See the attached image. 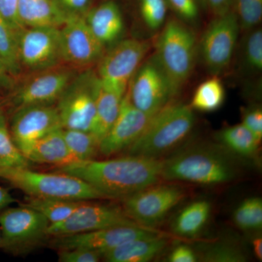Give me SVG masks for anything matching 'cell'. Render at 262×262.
<instances>
[{"label":"cell","mask_w":262,"mask_h":262,"mask_svg":"<svg viewBox=\"0 0 262 262\" xmlns=\"http://www.w3.org/2000/svg\"><path fill=\"white\" fill-rule=\"evenodd\" d=\"M163 160L127 155L110 160L75 161L56 171L74 176L92 186L104 198L122 200L162 179Z\"/></svg>","instance_id":"cell-1"},{"label":"cell","mask_w":262,"mask_h":262,"mask_svg":"<svg viewBox=\"0 0 262 262\" xmlns=\"http://www.w3.org/2000/svg\"><path fill=\"white\" fill-rule=\"evenodd\" d=\"M194 123L195 116L191 106L168 103L151 117L140 137L126 150L127 155L160 158L178 146L192 131Z\"/></svg>","instance_id":"cell-2"},{"label":"cell","mask_w":262,"mask_h":262,"mask_svg":"<svg viewBox=\"0 0 262 262\" xmlns=\"http://www.w3.org/2000/svg\"><path fill=\"white\" fill-rule=\"evenodd\" d=\"M235 175L232 163L219 150L195 146L163 160L162 179L202 185H217L232 180Z\"/></svg>","instance_id":"cell-3"},{"label":"cell","mask_w":262,"mask_h":262,"mask_svg":"<svg viewBox=\"0 0 262 262\" xmlns=\"http://www.w3.org/2000/svg\"><path fill=\"white\" fill-rule=\"evenodd\" d=\"M0 178L27 196L71 201L104 199L102 194L82 179L70 174L44 173L27 168H0Z\"/></svg>","instance_id":"cell-4"},{"label":"cell","mask_w":262,"mask_h":262,"mask_svg":"<svg viewBox=\"0 0 262 262\" xmlns=\"http://www.w3.org/2000/svg\"><path fill=\"white\" fill-rule=\"evenodd\" d=\"M196 37L179 19L165 22L157 42L155 56L177 96L192 75L195 62Z\"/></svg>","instance_id":"cell-5"},{"label":"cell","mask_w":262,"mask_h":262,"mask_svg":"<svg viewBox=\"0 0 262 262\" xmlns=\"http://www.w3.org/2000/svg\"><path fill=\"white\" fill-rule=\"evenodd\" d=\"M50 223L32 208L22 205L0 213V248L13 255H25L42 246L49 235Z\"/></svg>","instance_id":"cell-6"},{"label":"cell","mask_w":262,"mask_h":262,"mask_svg":"<svg viewBox=\"0 0 262 262\" xmlns=\"http://www.w3.org/2000/svg\"><path fill=\"white\" fill-rule=\"evenodd\" d=\"M98 83L97 73L91 70L72 79L56 102L63 128L91 132L96 117Z\"/></svg>","instance_id":"cell-7"},{"label":"cell","mask_w":262,"mask_h":262,"mask_svg":"<svg viewBox=\"0 0 262 262\" xmlns=\"http://www.w3.org/2000/svg\"><path fill=\"white\" fill-rule=\"evenodd\" d=\"M149 49V42L138 39H124L115 43L98 61L96 73L101 83L125 94Z\"/></svg>","instance_id":"cell-8"},{"label":"cell","mask_w":262,"mask_h":262,"mask_svg":"<svg viewBox=\"0 0 262 262\" xmlns=\"http://www.w3.org/2000/svg\"><path fill=\"white\" fill-rule=\"evenodd\" d=\"M126 92L131 103L149 115L158 113L175 96L155 55L139 67Z\"/></svg>","instance_id":"cell-9"},{"label":"cell","mask_w":262,"mask_h":262,"mask_svg":"<svg viewBox=\"0 0 262 262\" xmlns=\"http://www.w3.org/2000/svg\"><path fill=\"white\" fill-rule=\"evenodd\" d=\"M92 201L82 202L68 218L58 223L50 224L48 229L49 237L82 233L121 226H140L131 220L123 208Z\"/></svg>","instance_id":"cell-10"},{"label":"cell","mask_w":262,"mask_h":262,"mask_svg":"<svg viewBox=\"0 0 262 262\" xmlns=\"http://www.w3.org/2000/svg\"><path fill=\"white\" fill-rule=\"evenodd\" d=\"M239 27L233 10L214 17L203 35L201 54L208 72L218 76L229 67L238 38Z\"/></svg>","instance_id":"cell-11"},{"label":"cell","mask_w":262,"mask_h":262,"mask_svg":"<svg viewBox=\"0 0 262 262\" xmlns=\"http://www.w3.org/2000/svg\"><path fill=\"white\" fill-rule=\"evenodd\" d=\"M184 196L178 186L155 184L122 200L123 210L136 224L149 228L160 223Z\"/></svg>","instance_id":"cell-12"},{"label":"cell","mask_w":262,"mask_h":262,"mask_svg":"<svg viewBox=\"0 0 262 262\" xmlns=\"http://www.w3.org/2000/svg\"><path fill=\"white\" fill-rule=\"evenodd\" d=\"M18 58L21 68L42 71L62 61L60 28L24 27L19 31Z\"/></svg>","instance_id":"cell-13"},{"label":"cell","mask_w":262,"mask_h":262,"mask_svg":"<svg viewBox=\"0 0 262 262\" xmlns=\"http://www.w3.org/2000/svg\"><path fill=\"white\" fill-rule=\"evenodd\" d=\"M10 125L13 140L24 156L38 139L63 128L58 110L53 105H35L18 108Z\"/></svg>","instance_id":"cell-14"},{"label":"cell","mask_w":262,"mask_h":262,"mask_svg":"<svg viewBox=\"0 0 262 262\" xmlns=\"http://www.w3.org/2000/svg\"><path fill=\"white\" fill-rule=\"evenodd\" d=\"M74 77L72 70L58 66L38 71L18 86L13 96V104L16 110L35 105H53Z\"/></svg>","instance_id":"cell-15"},{"label":"cell","mask_w":262,"mask_h":262,"mask_svg":"<svg viewBox=\"0 0 262 262\" xmlns=\"http://www.w3.org/2000/svg\"><path fill=\"white\" fill-rule=\"evenodd\" d=\"M159 234L141 226H121L82 233L51 237L50 246L57 250L82 248L98 251L100 254L122 244L141 237Z\"/></svg>","instance_id":"cell-16"},{"label":"cell","mask_w":262,"mask_h":262,"mask_svg":"<svg viewBox=\"0 0 262 262\" xmlns=\"http://www.w3.org/2000/svg\"><path fill=\"white\" fill-rule=\"evenodd\" d=\"M62 61L84 67L98 62L105 46L96 39L84 18H70L60 27Z\"/></svg>","instance_id":"cell-17"},{"label":"cell","mask_w":262,"mask_h":262,"mask_svg":"<svg viewBox=\"0 0 262 262\" xmlns=\"http://www.w3.org/2000/svg\"><path fill=\"white\" fill-rule=\"evenodd\" d=\"M153 116L136 108L125 93L118 116L100 141L98 152L110 157L125 151L140 137Z\"/></svg>","instance_id":"cell-18"},{"label":"cell","mask_w":262,"mask_h":262,"mask_svg":"<svg viewBox=\"0 0 262 262\" xmlns=\"http://www.w3.org/2000/svg\"><path fill=\"white\" fill-rule=\"evenodd\" d=\"M84 20L96 39L106 47L115 44L124 32V18L116 2L107 0L92 7Z\"/></svg>","instance_id":"cell-19"},{"label":"cell","mask_w":262,"mask_h":262,"mask_svg":"<svg viewBox=\"0 0 262 262\" xmlns=\"http://www.w3.org/2000/svg\"><path fill=\"white\" fill-rule=\"evenodd\" d=\"M167 244V239L160 234L141 237L103 253L101 258L108 262H147L159 255Z\"/></svg>","instance_id":"cell-20"},{"label":"cell","mask_w":262,"mask_h":262,"mask_svg":"<svg viewBox=\"0 0 262 262\" xmlns=\"http://www.w3.org/2000/svg\"><path fill=\"white\" fill-rule=\"evenodd\" d=\"M25 157L29 161L53 164L57 166L75 162L63 137V128L53 131L38 139Z\"/></svg>","instance_id":"cell-21"},{"label":"cell","mask_w":262,"mask_h":262,"mask_svg":"<svg viewBox=\"0 0 262 262\" xmlns=\"http://www.w3.org/2000/svg\"><path fill=\"white\" fill-rule=\"evenodd\" d=\"M18 16L24 27L60 28L66 18L53 0H18Z\"/></svg>","instance_id":"cell-22"},{"label":"cell","mask_w":262,"mask_h":262,"mask_svg":"<svg viewBox=\"0 0 262 262\" xmlns=\"http://www.w3.org/2000/svg\"><path fill=\"white\" fill-rule=\"evenodd\" d=\"M125 94L110 89L99 80L96 95V117L91 130L99 142L118 116Z\"/></svg>","instance_id":"cell-23"},{"label":"cell","mask_w":262,"mask_h":262,"mask_svg":"<svg viewBox=\"0 0 262 262\" xmlns=\"http://www.w3.org/2000/svg\"><path fill=\"white\" fill-rule=\"evenodd\" d=\"M207 201L193 202L182 210L173 223V231L182 237H192L201 232L211 213Z\"/></svg>","instance_id":"cell-24"},{"label":"cell","mask_w":262,"mask_h":262,"mask_svg":"<svg viewBox=\"0 0 262 262\" xmlns=\"http://www.w3.org/2000/svg\"><path fill=\"white\" fill-rule=\"evenodd\" d=\"M216 137L225 147L244 158L254 156L260 143L243 123L225 127L218 132Z\"/></svg>","instance_id":"cell-25"},{"label":"cell","mask_w":262,"mask_h":262,"mask_svg":"<svg viewBox=\"0 0 262 262\" xmlns=\"http://www.w3.org/2000/svg\"><path fill=\"white\" fill-rule=\"evenodd\" d=\"M25 201L24 205L39 212L50 224H56L68 218L84 201L27 196Z\"/></svg>","instance_id":"cell-26"},{"label":"cell","mask_w":262,"mask_h":262,"mask_svg":"<svg viewBox=\"0 0 262 262\" xmlns=\"http://www.w3.org/2000/svg\"><path fill=\"white\" fill-rule=\"evenodd\" d=\"M225 99L223 83L216 76L202 82L193 96L191 108L203 113H212L222 106Z\"/></svg>","instance_id":"cell-27"},{"label":"cell","mask_w":262,"mask_h":262,"mask_svg":"<svg viewBox=\"0 0 262 262\" xmlns=\"http://www.w3.org/2000/svg\"><path fill=\"white\" fill-rule=\"evenodd\" d=\"M18 30L0 15V61L12 77L21 72L18 58Z\"/></svg>","instance_id":"cell-28"},{"label":"cell","mask_w":262,"mask_h":262,"mask_svg":"<svg viewBox=\"0 0 262 262\" xmlns=\"http://www.w3.org/2000/svg\"><path fill=\"white\" fill-rule=\"evenodd\" d=\"M63 134L75 161L94 159L98 152L99 141L92 133L63 128Z\"/></svg>","instance_id":"cell-29"},{"label":"cell","mask_w":262,"mask_h":262,"mask_svg":"<svg viewBox=\"0 0 262 262\" xmlns=\"http://www.w3.org/2000/svg\"><path fill=\"white\" fill-rule=\"evenodd\" d=\"M29 160L13 140L6 119H0V168H27Z\"/></svg>","instance_id":"cell-30"},{"label":"cell","mask_w":262,"mask_h":262,"mask_svg":"<svg viewBox=\"0 0 262 262\" xmlns=\"http://www.w3.org/2000/svg\"><path fill=\"white\" fill-rule=\"evenodd\" d=\"M235 225L244 230H259L262 227V201L258 196L245 200L234 212Z\"/></svg>","instance_id":"cell-31"},{"label":"cell","mask_w":262,"mask_h":262,"mask_svg":"<svg viewBox=\"0 0 262 262\" xmlns=\"http://www.w3.org/2000/svg\"><path fill=\"white\" fill-rule=\"evenodd\" d=\"M239 29L249 31L261 21L262 0H234L232 7Z\"/></svg>","instance_id":"cell-32"},{"label":"cell","mask_w":262,"mask_h":262,"mask_svg":"<svg viewBox=\"0 0 262 262\" xmlns=\"http://www.w3.org/2000/svg\"><path fill=\"white\" fill-rule=\"evenodd\" d=\"M143 22L151 31L158 30L165 24L168 5L166 0H139Z\"/></svg>","instance_id":"cell-33"},{"label":"cell","mask_w":262,"mask_h":262,"mask_svg":"<svg viewBox=\"0 0 262 262\" xmlns=\"http://www.w3.org/2000/svg\"><path fill=\"white\" fill-rule=\"evenodd\" d=\"M244 44V61L248 70L261 72L262 70V31L257 27L248 31Z\"/></svg>","instance_id":"cell-34"},{"label":"cell","mask_w":262,"mask_h":262,"mask_svg":"<svg viewBox=\"0 0 262 262\" xmlns=\"http://www.w3.org/2000/svg\"><path fill=\"white\" fill-rule=\"evenodd\" d=\"M201 259L207 262H244L247 258L238 246L221 243L206 248L202 255Z\"/></svg>","instance_id":"cell-35"},{"label":"cell","mask_w":262,"mask_h":262,"mask_svg":"<svg viewBox=\"0 0 262 262\" xmlns=\"http://www.w3.org/2000/svg\"><path fill=\"white\" fill-rule=\"evenodd\" d=\"M168 8L183 23L195 24L201 15L200 0H166Z\"/></svg>","instance_id":"cell-36"},{"label":"cell","mask_w":262,"mask_h":262,"mask_svg":"<svg viewBox=\"0 0 262 262\" xmlns=\"http://www.w3.org/2000/svg\"><path fill=\"white\" fill-rule=\"evenodd\" d=\"M94 0H53L56 8L66 18H84L93 7Z\"/></svg>","instance_id":"cell-37"},{"label":"cell","mask_w":262,"mask_h":262,"mask_svg":"<svg viewBox=\"0 0 262 262\" xmlns=\"http://www.w3.org/2000/svg\"><path fill=\"white\" fill-rule=\"evenodd\" d=\"M58 256L60 262H98L101 259L98 251L82 248L58 250Z\"/></svg>","instance_id":"cell-38"},{"label":"cell","mask_w":262,"mask_h":262,"mask_svg":"<svg viewBox=\"0 0 262 262\" xmlns=\"http://www.w3.org/2000/svg\"><path fill=\"white\" fill-rule=\"evenodd\" d=\"M245 126L255 136L258 141L262 138V111L259 106L245 110L243 114V122Z\"/></svg>","instance_id":"cell-39"},{"label":"cell","mask_w":262,"mask_h":262,"mask_svg":"<svg viewBox=\"0 0 262 262\" xmlns=\"http://www.w3.org/2000/svg\"><path fill=\"white\" fill-rule=\"evenodd\" d=\"M18 0H0V15L16 30L24 28L18 16Z\"/></svg>","instance_id":"cell-40"},{"label":"cell","mask_w":262,"mask_h":262,"mask_svg":"<svg viewBox=\"0 0 262 262\" xmlns=\"http://www.w3.org/2000/svg\"><path fill=\"white\" fill-rule=\"evenodd\" d=\"M170 262H194L198 261L195 253L192 248L186 245H180L174 248L169 255Z\"/></svg>","instance_id":"cell-41"},{"label":"cell","mask_w":262,"mask_h":262,"mask_svg":"<svg viewBox=\"0 0 262 262\" xmlns=\"http://www.w3.org/2000/svg\"><path fill=\"white\" fill-rule=\"evenodd\" d=\"M213 16H220L232 10L234 0H203Z\"/></svg>","instance_id":"cell-42"},{"label":"cell","mask_w":262,"mask_h":262,"mask_svg":"<svg viewBox=\"0 0 262 262\" xmlns=\"http://www.w3.org/2000/svg\"><path fill=\"white\" fill-rule=\"evenodd\" d=\"M12 77H13L10 75L6 67L0 61V94L12 87Z\"/></svg>","instance_id":"cell-43"},{"label":"cell","mask_w":262,"mask_h":262,"mask_svg":"<svg viewBox=\"0 0 262 262\" xmlns=\"http://www.w3.org/2000/svg\"><path fill=\"white\" fill-rule=\"evenodd\" d=\"M15 202L14 198L5 188L0 187V213Z\"/></svg>","instance_id":"cell-44"},{"label":"cell","mask_w":262,"mask_h":262,"mask_svg":"<svg viewBox=\"0 0 262 262\" xmlns=\"http://www.w3.org/2000/svg\"><path fill=\"white\" fill-rule=\"evenodd\" d=\"M253 252L258 260L262 259V239L261 237H256L252 241Z\"/></svg>","instance_id":"cell-45"},{"label":"cell","mask_w":262,"mask_h":262,"mask_svg":"<svg viewBox=\"0 0 262 262\" xmlns=\"http://www.w3.org/2000/svg\"><path fill=\"white\" fill-rule=\"evenodd\" d=\"M3 116H5L4 113H3V108H2L1 106H0V119Z\"/></svg>","instance_id":"cell-46"},{"label":"cell","mask_w":262,"mask_h":262,"mask_svg":"<svg viewBox=\"0 0 262 262\" xmlns=\"http://www.w3.org/2000/svg\"><path fill=\"white\" fill-rule=\"evenodd\" d=\"M0 245H1V232H0Z\"/></svg>","instance_id":"cell-47"}]
</instances>
